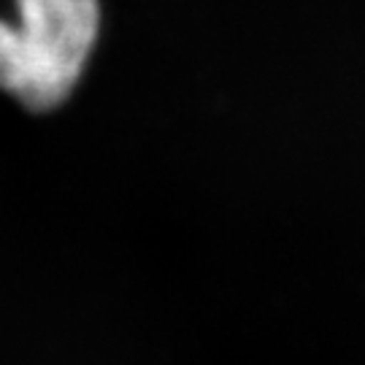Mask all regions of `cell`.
I'll return each instance as SVG.
<instances>
[{"label": "cell", "mask_w": 365, "mask_h": 365, "mask_svg": "<svg viewBox=\"0 0 365 365\" xmlns=\"http://www.w3.org/2000/svg\"><path fill=\"white\" fill-rule=\"evenodd\" d=\"M98 30V0H16V19H0V90L30 111L60 106L84 73Z\"/></svg>", "instance_id": "6da1fadb"}]
</instances>
